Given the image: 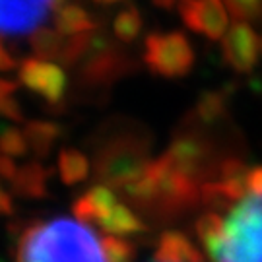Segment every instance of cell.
Segmentation results:
<instances>
[{
	"label": "cell",
	"mask_w": 262,
	"mask_h": 262,
	"mask_svg": "<svg viewBox=\"0 0 262 262\" xmlns=\"http://www.w3.org/2000/svg\"><path fill=\"white\" fill-rule=\"evenodd\" d=\"M14 229V262H107L101 241L78 220L53 217Z\"/></svg>",
	"instance_id": "cell-1"
},
{
	"label": "cell",
	"mask_w": 262,
	"mask_h": 262,
	"mask_svg": "<svg viewBox=\"0 0 262 262\" xmlns=\"http://www.w3.org/2000/svg\"><path fill=\"white\" fill-rule=\"evenodd\" d=\"M151 134L138 122L115 119L95 134L94 173L97 181L113 190H124L140 179L150 159Z\"/></svg>",
	"instance_id": "cell-2"
},
{
	"label": "cell",
	"mask_w": 262,
	"mask_h": 262,
	"mask_svg": "<svg viewBox=\"0 0 262 262\" xmlns=\"http://www.w3.org/2000/svg\"><path fill=\"white\" fill-rule=\"evenodd\" d=\"M122 194L144 214L158 220H173L202 202V185L177 171L165 156H159Z\"/></svg>",
	"instance_id": "cell-3"
},
{
	"label": "cell",
	"mask_w": 262,
	"mask_h": 262,
	"mask_svg": "<svg viewBox=\"0 0 262 262\" xmlns=\"http://www.w3.org/2000/svg\"><path fill=\"white\" fill-rule=\"evenodd\" d=\"M202 247L210 262H262V192H247L229 208L222 231Z\"/></svg>",
	"instance_id": "cell-4"
},
{
	"label": "cell",
	"mask_w": 262,
	"mask_h": 262,
	"mask_svg": "<svg viewBox=\"0 0 262 262\" xmlns=\"http://www.w3.org/2000/svg\"><path fill=\"white\" fill-rule=\"evenodd\" d=\"M134 68L136 60L117 41H113L105 31H92L88 53L74 70L82 88L99 90L128 76Z\"/></svg>",
	"instance_id": "cell-5"
},
{
	"label": "cell",
	"mask_w": 262,
	"mask_h": 262,
	"mask_svg": "<svg viewBox=\"0 0 262 262\" xmlns=\"http://www.w3.org/2000/svg\"><path fill=\"white\" fill-rule=\"evenodd\" d=\"M142 60L151 74L177 80L190 74L194 66V49L183 31H154L144 39Z\"/></svg>",
	"instance_id": "cell-6"
},
{
	"label": "cell",
	"mask_w": 262,
	"mask_h": 262,
	"mask_svg": "<svg viewBox=\"0 0 262 262\" xmlns=\"http://www.w3.org/2000/svg\"><path fill=\"white\" fill-rule=\"evenodd\" d=\"M179 14L190 31L210 41H222L229 29V10L224 0H181Z\"/></svg>",
	"instance_id": "cell-7"
},
{
	"label": "cell",
	"mask_w": 262,
	"mask_h": 262,
	"mask_svg": "<svg viewBox=\"0 0 262 262\" xmlns=\"http://www.w3.org/2000/svg\"><path fill=\"white\" fill-rule=\"evenodd\" d=\"M260 39L251 24L233 21L222 39V58L237 74H249L260 58Z\"/></svg>",
	"instance_id": "cell-8"
},
{
	"label": "cell",
	"mask_w": 262,
	"mask_h": 262,
	"mask_svg": "<svg viewBox=\"0 0 262 262\" xmlns=\"http://www.w3.org/2000/svg\"><path fill=\"white\" fill-rule=\"evenodd\" d=\"M18 78L29 92L39 95L53 107L60 103L66 94L64 70L47 60L24 58L18 66Z\"/></svg>",
	"instance_id": "cell-9"
},
{
	"label": "cell",
	"mask_w": 262,
	"mask_h": 262,
	"mask_svg": "<svg viewBox=\"0 0 262 262\" xmlns=\"http://www.w3.org/2000/svg\"><path fill=\"white\" fill-rule=\"evenodd\" d=\"M49 10V0H0V35L19 37L37 31Z\"/></svg>",
	"instance_id": "cell-10"
},
{
	"label": "cell",
	"mask_w": 262,
	"mask_h": 262,
	"mask_svg": "<svg viewBox=\"0 0 262 262\" xmlns=\"http://www.w3.org/2000/svg\"><path fill=\"white\" fill-rule=\"evenodd\" d=\"M119 204V198L115 190L105 185H94L84 190L80 196L72 202V214L78 222L90 224H101L107 215L113 212V208Z\"/></svg>",
	"instance_id": "cell-11"
},
{
	"label": "cell",
	"mask_w": 262,
	"mask_h": 262,
	"mask_svg": "<svg viewBox=\"0 0 262 262\" xmlns=\"http://www.w3.org/2000/svg\"><path fill=\"white\" fill-rule=\"evenodd\" d=\"M51 167L43 165L41 161H29L18 169L16 179L10 183L14 194L29 200H41L49 196V179Z\"/></svg>",
	"instance_id": "cell-12"
},
{
	"label": "cell",
	"mask_w": 262,
	"mask_h": 262,
	"mask_svg": "<svg viewBox=\"0 0 262 262\" xmlns=\"http://www.w3.org/2000/svg\"><path fill=\"white\" fill-rule=\"evenodd\" d=\"M53 21H55L56 31L62 35H68V37L92 33L97 28V19L78 2H70L68 6L55 12Z\"/></svg>",
	"instance_id": "cell-13"
},
{
	"label": "cell",
	"mask_w": 262,
	"mask_h": 262,
	"mask_svg": "<svg viewBox=\"0 0 262 262\" xmlns=\"http://www.w3.org/2000/svg\"><path fill=\"white\" fill-rule=\"evenodd\" d=\"M26 138H28L29 148L33 150V154L37 158H47L53 151V146L58 138L64 136V126L53 121H28L26 122Z\"/></svg>",
	"instance_id": "cell-14"
},
{
	"label": "cell",
	"mask_w": 262,
	"mask_h": 262,
	"mask_svg": "<svg viewBox=\"0 0 262 262\" xmlns=\"http://www.w3.org/2000/svg\"><path fill=\"white\" fill-rule=\"evenodd\" d=\"M99 229L103 231V235H113V237H128V235H140L144 233L148 227L142 222V217L128 208L126 204H117L113 208V212L103 222L99 224Z\"/></svg>",
	"instance_id": "cell-15"
},
{
	"label": "cell",
	"mask_w": 262,
	"mask_h": 262,
	"mask_svg": "<svg viewBox=\"0 0 262 262\" xmlns=\"http://www.w3.org/2000/svg\"><path fill=\"white\" fill-rule=\"evenodd\" d=\"M227 99L229 97L225 92H204L196 101L192 115L188 117L202 126L215 124L227 115Z\"/></svg>",
	"instance_id": "cell-16"
},
{
	"label": "cell",
	"mask_w": 262,
	"mask_h": 262,
	"mask_svg": "<svg viewBox=\"0 0 262 262\" xmlns=\"http://www.w3.org/2000/svg\"><path fill=\"white\" fill-rule=\"evenodd\" d=\"M66 35L58 33L56 29L39 28L37 31L31 33L29 37V45L35 58L39 60H60L62 49H64Z\"/></svg>",
	"instance_id": "cell-17"
},
{
	"label": "cell",
	"mask_w": 262,
	"mask_h": 262,
	"mask_svg": "<svg viewBox=\"0 0 262 262\" xmlns=\"http://www.w3.org/2000/svg\"><path fill=\"white\" fill-rule=\"evenodd\" d=\"M90 161L76 148H62L58 151V175L64 185H76L88 179Z\"/></svg>",
	"instance_id": "cell-18"
},
{
	"label": "cell",
	"mask_w": 262,
	"mask_h": 262,
	"mask_svg": "<svg viewBox=\"0 0 262 262\" xmlns=\"http://www.w3.org/2000/svg\"><path fill=\"white\" fill-rule=\"evenodd\" d=\"M144 28L142 12L134 4H126L113 19V33L121 43L136 41Z\"/></svg>",
	"instance_id": "cell-19"
},
{
	"label": "cell",
	"mask_w": 262,
	"mask_h": 262,
	"mask_svg": "<svg viewBox=\"0 0 262 262\" xmlns=\"http://www.w3.org/2000/svg\"><path fill=\"white\" fill-rule=\"evenodd\" d=\"M101 249H103L107 262H134V258H136V245L124 237L103 235Z\"/></svg>",
	"instance_id": "cell-20"
},
{
	"label": "cell",
	"mask_w": 262,
	"mask_h": 262,
	"mask_svg": "<svg viewBox=\"0 0 262 262\" xmlns=\"http://www.w3.org/2000/svg\"><path fill=\"white\" fill-rule=\"evenodd\" d=\"M224 4L237 21H247L251 26L262 24V0H224Z\"/></svg>",
	"instance_id": "cell-21"
},
{
	"label": "cell",
	"mask_w": 262,
	"mask_h": 262,
	"mask_svg": "<svg viewBox=\"0 0 262 262\" xmlns=\"http://www.w3.org/2000/svg\"><path fill=\"white\" fill-rule=\"evenodd\" d=\"M28 138L16 126L0 124V154L2 156H12L18 158L28 151Z\"/></svg>",
	"instance_id": "cell-22"
},
{
	"label": "cell",
	"mask_w": 262,
	"mask_h": 262,
	"mask_svg": "<svg viewBox=\"0 0 262 262\" xmlns=\"http://www.w3.org/2000/svg\"><path fill=\"white\" fill-rule=\"evenodd\" d=\"M18 165L8 158V156H2L0 154V179H4V181H8L12 183L16 175H18Z\"/></svg>",
	"instance_id": "cell-23"
},
{
	"label": "cell",
	"mask_w": 262,
	"mask_h": 262,
	"mask_svg": "<svg viewBox=\"0 0 262 262\" xmlns=\"http://www.w3.org/2000/svg\"><path fill=\"white\" fill-rule=\"evenodd\" d=\"M16 66H18L16 58L10 55L8 51H6V47L2 45V41H0V72H10Z\"/></svg>",
	"instance_id": "cell-24"
},
{
	"label": "cell",
	"mask_w": 262,
	"mask_h": 262,
	"mask_svg": "<svg viewBox=\"0 0 262 262\" xmlns=\"http://www.w3.org/2000/svg\"><path fill=\"white\" fill-rule=\"evenodd\" d=\"M16 90H18V84H16V82L0 78V105L4 103L6 99H10V97H14Z\"/></svg>",
	"instance_id": "cell-25"
},
{
	"label": "cell",
	"mask_w": 262,
	"mask_h": 262,
	"mask_svg": "<svg viewBox=\"0 0 262 262\" xmlns=\"http://www.w3.org/2000/svg\"><path fill=\"white\" fill-rule=\"evenodd\" d=\"M14 214V200L8 192L0 185V215H12Z\"/></svg>",
	"instance_id": "cell-26"
},
{
	"label": "cell",
	"mask_w": 262,
	"mask_h": 262,
	"mask_svg": "<svg viewBox=\"0 0 262 262\" xmlns=\"http://www.w3.org/2000/svg\"><path fill=\"white\" fill-rule=\"evenodd\" d=\"M151 4L161 10H173L175 6L181 4V0H151Z\"/></svg>",
	"instance_id": "cell-27"
},
{
	"label": "cell",
	"mask_w": 262,
	"mask_h": 262,
	"mask_svg": "<svg viewBox=\"0 0 262 262\" xmlns=\"http://www.w3.org/2000/svg\"><path fill=\"white\" fill-rule=\"evenodd\" d=\"M72 0H49V6H51V10L53 12H58L60 8H64V6H68Z\"/></svg>",
	"instance_id": "cell-28"
},
{
	"label": "cell",
	"mask_w": 262,
	"mask_h": 262,
	"mask_svg": "<svg viewBox=\"0 0 262 262\" xmlns=\"http://www.w3.org/2000/svg\"><path fill=\"white\" fill-rule=\"evenodd\" d=\"M122 0H99V4H103V6H113V4H119Z\"/></svg>",
	"instance_id": "cell-29"
},
{
	"label": "cell",
	"mask_w": 262,
	"mask_h": 262,
	"mask_svg": "<svg viewBox=\"0 0 262 262\" xmlns=\"http://www.w3.org/2000/svg\"><path fill=\"white\" fill-rule=\"evenodd\" d=\"M260 49H262V37H260Z\"/></svg>",
	"instance_id": "cell-30"
},
{
	"label": "cell",
	"mask_w": 262,
	"mask_h": 262,
	"mask_svg": "<svg viewBox=\"0 0 262 262\" xmlns=\"http://www.w3.org/2000/svg\"><path fill=\"white\" fill-rule=\"evenodd\" d=\"M95 2H99V0H95Z\"/></svg>",
	"instance_id": "cell-31"
}]
</instances>
